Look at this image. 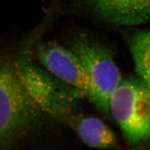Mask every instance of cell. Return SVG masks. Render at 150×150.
I'll use <instances>...</instances> for the list:
<instances>
[{"label": "cell", "instance_id": "ba28073f", "mask_svg": "<svg viewBox=\"0 0 150 150\" xmlns=\"http://www.w3.org/2000/svg\"><path fill=\"white\" fill-rule=\"evenodd\" d=\"M129 46L136 71L141 80L150 88V31L135 34Z\"/></svg>", "mask_w": 150, "mask_h": 150}, {"label": "cell", "instance_id": "6da1fadb", "mask_svg": "<svg viewBox=\"0 0 150 150\" xmlns=\"http://www.w3.org/2000/svg\"><path fill=\"white\" fill-rule=\"evenodd\" d=\"M50 119L27 92L15 58L0 50V149L15 148L30 139Z\"/></svg>", "mask_w": 150, "mask_h": 150}, {"label": "cell", "instance_id": "8992f818", "mask_svg": "<svg viewBox=\"0 0 150 150\" xmlns=\"http://www.w3.org/2000/svg\"><path fill=\"white\" fill-rule=\"evenodd\" d=\"M76 3L111 25L131 26L150 22V0H76Z\"/></svg>", "mask_w": 150, "mask_h": 150}, {"label": "cell", "instance_id": "3957f363", "mask_svg": "<svg viewBox=\"0 0 150 150\" xmlns=\"http://www.w3.org/2000/svg\"><path fill=\"white\" fill-rule=\"evenodd\" d=\"M108 108L129 144L150 143V88L142 80L122 79L111 94Z\"/></svg>", "mask_w": 150, "mask_h": 150}, {"label": "cell", "instance_id": "52a82bcc", "mask_svg": "<svg viewBox=\"0 0 150 150\" xmlns=\"http://www.w3.org/2000/svg\"><path fill=\"white\" fill-rule=\"evenodd\" d=\"M63 123L68 126L88 146L98 149H111L118 144V139L101 120L79 113L69 115Z\"/></svg>", "mask_w": 150, "mask_h": 150}, {"label": "cell", "instance_id": "5b68a950", "mask_svg": "<svg viewBox=\"0 0 150 150\" xmlns=\"http://www.w3.org/2000/svg\"><path fill=\"white\" fill-rule=\"evenodd\" d=\"M35 54L43 67L61 80L81 91L93 105L95 91L80 62L69 48L54 41L36 46Z\"/></svg>", "mask_w": 150, "mask_h": 150}, {"label": "cell", "instance_id": "7a4b0ae2", "mask_svg": "<svg viewBox=\"0 0 150 150\" xmlns=\"http://www.w3.org/2000/svg\"><path fill=\"white\" fill-rule=\"evenodd\" d=\"M30 40L15 58L18 71L27 92L40 108L51 119L62 122L78 112V101L85 98L78 89L61 80L32 59Z\"/></svg>", "mask_w": 150, "mask_h": 150}, {"label": "cell", "instance_id": "277c9868", "mask_svg": "<svg viewBox=\"0 0 150 150\" xmlns=\"http://www.w3.org/2000/svg\"><path fill=\"white\" fill-rule=\"evenodd\" d=\"M68 48L77 56L92 83L95 107L106 116H110V98L123 79L110 50L93 36L81 32L73 36Z\"/></svg>", "mask_w": 150, "mask_h": 150}]
</instances>
